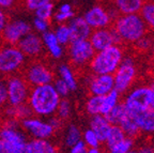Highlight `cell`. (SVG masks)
<instances>
[{
    "label": "cell",
    "mask_w": 154,
    "mask_h": 153,
    "mask_svg": "<svg viewBox=\"0 0 154 153\" xmlns=\"http://www.w3.org/2000/svg\"><path fill=\"white\" fill-rule=\"evenodd\" d=\"M82 133L80 132L79 127L75 124H70L67 126L64 135V142L67 147H72L78 141L82 140Z\"/></svg>",
    "instance_id": "obj_30"
},
{
    "label": "cell",
    "mask_w": 154,
    "mask_h": 153,
    "mask_svg": "<svg viewBox=\"0 0 154 153\" xmlns=\"http://www.w3.org/2000/svg\"><path fill=\"white\" fill-rule=\"evenodd\" d=\"M146 0H113V5L120 15L137 14Z\"/></svg>",
    "instance_id": "obj_21"
},
{
    "label": "cell",
    "mask_w": 154,
    "mask_h": 153,
    "mask_svg": "<svg viewBox=\"0 0 154 153\" xmlns=\"http://www.w3.org/2000/svg\"><path fill=\"white\" fill-rule=\"evenodd\" d=\"M120 100L121 94L116 89L111 90L106 95L102 96V115L105 116L106 114H108L115 106L120 103Z\"/></svg>",
    "instance_id": "obj_27"
},
{
    "label": "cell",
    "mask_w": 154,
    "mask_h": 153,
    "mask_svg": "<svg viewBox=\"0 0 154 153\" xmlns=\"http://www.w3.org/2000/svg\"><path fill=\"white\" fill-rule=\"evenodd\" d=\"M51 153H58L57 151H53V152H51Z\"/></svg>",
    "instance_id": "obj_53"
},
{
    "label": "cell",
    "mask_w": 154,
    "mask_h": 153,
    "mask_svg": "<svg viewBox=\"0 0 154 153\" xmlns=\"http://www.w3.org/2000/svg\"><path fill=\"white\" fill-rule=\"evenodd\" d=\"M72 17H74V12L73 11H70V12H59L58 11L55 15V18L58 23H60V24H63L64 22H67V20H70Z\"/></svg>",
    "instance_id": "obj_40"
},
{
    "label": "cell",
    "mask_w": 154,
    "mask_h": 153,
    "mask_svg": "<svg viewBox=\"0 0 154 153\" xmlns=\"http://www.w3.org/2000/svg\"><path fill=\"white\" fill-rule=\"evenodd\" d=\"M7 85V103L11 106H17L27 103L29 92V84L25 77L19 75H10L5 80Z\"/></svg>",
    "instance_id": "obj_7"
},
{
    "label": "cell",
    "mask_w": 154,
    "mask_h": 153,
    "mask_svg": "<svg viewBox=\"0 0 154 153\" xmlns=\"http://www.w3.org/2000/svg\"><path fill=\"white\" fill-rule=\"evenodd\" d=\"M124 56V50L119 44H115L106 49L95 52L89 63L92 74L112 75L122 62Z\"/></svg>",
    "instance_id": "obj_3"
},
{
    "label": "cell",
    "mask_w": 154,
    "mask_h": 153,
    "mask_svg": "<svg viewBox=\"0 0 154 153\" xmlns=\"http://www.w3.org/2000/svg\"><path fill=\"white\" fill-rule=\"evenodd\" d=\"M31 31V26L25 20L8 23L3 29V38L10 44H17L19 40Z\"/></svg>",
    "instance_id": "obj_16"
},
{
    "label": "cell",
    "mask_w": 154,
    "mask_h": 153,
    "mask_svg": "<svg viewBox=\"0 0 154 153\" xmlns=\"http://www.w3.org/2000/svg\"><path fill=\"white\" fill-rule=\"evenodd\" d=\"M85 109L88 115L96 116L102 115V96L91 95L85 103Z\"/></svg>",
    "instance_id": "obj_29"
},
{
    "label": "cell",
    "mask_w": 154,
    "mask_h": 153,
    "mask_svg": "<svg viewBox=\"0 0 154 153\" xmlns=\"http://www.w3.org/2000/svg\"><path fill=\"white\" fill-rule=\"evenodd\" d=\"M25 55L18 47L5 46L0 49V74L13 75L25 63Z\"/></svg>",
    "instance_id": "obj_8"
},
{
    "label": "cell",
    "mask_w": 154,
    "mask_h": 153,
    "mask_svg": "<svg viewBox=\"0 0 154 153\" xmlns=\"http://www.w3.org/2000/svg\"><path fill=\"white\" fill-rule=\"evenodd\" d=\"M150 86V88H151V90H152V92H153V102H152V106H151V108L154 110V79L152 80V83L149 85Z\"/></svg>",
    "instance_id": "obj_50"
},
{
    "label": "cell",
    "mask_w": 154,
    "mask_h": 153,
    "mask_svg": "<svg viewBox=\"0 0 154 153\" xmlns=\"http://www.w3.org/2000/svg\"><path fill=\"white\" fill-rule=\"evenodd\" d=\"M119 126L122 129V131L124 132V134L126 137L135 139L138 135L140 134V131L138 129V125L136 124L135 120L133 119V117L131 115H128V117L125 118L122 122H121Z\"/></svg>",
    "instance_id": "obj_28"
},
{
    "label": "cell",
    "mask_w": 154,
    "mask_h": 153,
    "mask_svg": "<svg viewBox=\"0 0 154 153\" xmlns=\"http://www.w3.org/2000/svg\"><path fill=\"white\" fill-rule=\"evenodd\" d=\"M88 89H89L91 95H97V96L106 95L111 90L115 89L113 75L92 74V76L90 77L89 81H88Z\"/></svg>",
    "instance_id": "obj_14"
},
{
    "label": "cell",
    "mask_w": 154,
    "mask_h": 153,
    "mask_svg": "<svg viewBox=\"0 0 154 153\" xmlns=\"http://www.w3.org/2000/svg\"><path fill=\"white\" fill-rule=\"evenodd\" d=\"M58 74H59V78H61L65 84L69 86L71 91H75L78 88V83H77L76 76L73 71V69L67 64H60L58 67Z\"/></svg>",
    "instance_id": "obj_23"
},
{
    "label": "cell",
    "mask_w": 154,
    "mask_h": 153,
    "mask_svg": "<svg viewBox=\"0 0 154 153\" xmlns=\"http://www.w3.org/2000/svg\"><path fill=\"white\" fill-rule=\"evenodd\" d=\"M131 116L138 125L140 133L148 135L154 134V110L152 108L141 110Z\"/></svg>",
    "instance_id": "obj_18"
},
{
    "label": "cell",
    "mask_w": 154,
    "mask_h": 153,
    "mask_svg": "<svg viewBox=\"0 0 154 153\" xmlns=\"http://www.w3.org/2000/svg\"><path fill=\"white\" fill-rule=\"evenodd\" d=\"M111 127V124L106 119L105 116L103 115H96L92 116L90 120V129L97 135L101 142H105L106 137L108 135V132Z\"/></svg>",
    "instance_id": "obj_19"
},
{
    "label": "cell",
    "mask_w": 154,
    "mask_h": 153,
    "mask_svg": "<svg viewBox=\"0 0 154 153\" xmlns=\"http://www.w3.org/2000/svg\"><path fill=\"white\" fill-rule=\"evenodd\" d=\"M89 41L95 52L106 49L115 44H120L121 40L113 28H101L92 30Z\"/></svg>",
    "instance_id": "obj_12"
},
{
    "label": "cell",
    "mask_w": 154,
    "mask_h": 153,
    "mask_svg": "<svg viewBox=\"0 0 154 153\" xmlns=\"http://www.w3.org/2000/svg\"><path fill=\"white\" fill-rule=\"evenodd\" d=\"M57 117L60 118L61 120H66L70 118L71 114H72V105L71 102L66 98H61L59 104H58L57 110H56Z\"/></svg>",
    "instance_id": "obj_36"
},
{
    "label": "cell",
    "mask_w": 154,
    "mask_h": 153,
    "mask_svg": "<svg viewBox=\"0 0 154 153\" xmlns=\"http://www.w3.org/2000/svg\"><path fill=\"white\" fill-rule=\"evenodd\" d=\"M88 153H104L100 148H88Z\"/></svg>",
    "instance_id": "obj_49"
},
{
    "label": "cell",
    "mask_w": 154,
    "mask_h": 153,
    "mask_svg": "<svg viewBox=\"0 0 154 153\" xmlns=\"http://www.w3.org/2000/svg\"><path fill=\"white\" fill-rule=\"evenodd\" d=\"M17 45H18L17 47L24 54L25 57H38L43 53L44 49L42 38H40L38 34L33 33L31 31L27 33L24 38L20 39Z\"/></svg>",
    "instance_id": "obj_15"
},
{
    "label": "cell",
    "mask_w": 154,
    "mask_h": 153,
    "mask_svg": "<svg viewBox=\"0 0 154 153\" xmlns=\"http://www.w3.org/2000/svg\"><path fill=\"white\" fill-rule=\"evenodd\" d=\"M48 2H51V0H26L27 8L29 10H33V11H35L38 8L42 7Z\"/></svg>",
    "instance_id": "obj_41"
},
{
    "label": "cell",
    "mask_w": 154,
    "mask_h": 153,
    "mask_svg": "<svg viewBox=\"0 0 154 153\" xmlns=\"http://www.w3.org/2000/svg\"><path fill=\"white\" fill-rule=\"evenodd\" d=\"M128 153H135V151H131V152H128Z\"/></svg>",
    "instance_id": "obj_54"
},
{
    "label": "cell",
    "mask_w": 154,
    "mask_h": 153,
    "mask_svg": "<svg viewBox=\"0 0 154 153\" xmlns=\"http://www.w3.org/2000/svg\"><path fill=\"white\" fill-rule=\"evenodd\" d=\"M113 30L118 33L121 43L134 44L148 33V28L139 13L119 15L113 20Z\"/></svg>",
    "instance_id": "obj_2"
},
{
    "label": "cell",
    "mask_w": 154,
    "mask_h": 153,
    "mask_svg": "<svg viewBox=\"0 0 154 153\" xmlns=\"http://www.w3.org/2000/svg\"><path fill=\"white\" fill-rule=\"evenodd\" d=\"M7 104V85L5 80L0 79V108Z\"/></svg>",
    "instance_id": "obj_42"
},
{
    "label": "cell",
    "mask_w": 154,
    "mask_h": 153,
    "mask_svg": "<svg viewBox=\"0 0 154 153\" xmlns=\"http://www.w3.org/2000/svg\"><path fill=\"white\" fill-rule=\"evenodd\" d=\"M152 39H153V43H154V32H153V36H152Z\"/></svg>",
    "instance_id": "obj_52"
},
{
    "label": "cell",
    "mask_w": 154,
    "mask_h": 153,
    "mask_svg": "<svg viewBox=\"0 0 154 153\" xmlns=\"http://www.w3.org/2000/svg\"><path fill=\"white\" fill-rule=\"evenodd\" d=\"M0 153H10L9 150H8V148L5 147V142H3L1 139H0Z\"/></svg>",
    "instance_id": "obj_48"
},
{
    "label": "cell",
    "mask_w": 154,
    "mask_h": 153,
    "mask_svg": "<svg viewBox=\"0 0 154 153\" xmlns=\"http://www.w3.org/2000/svg\"><path fill=\"white\" fill-rule=\"evenodd\" d=\"M152 63H153V67H154V52H153V57H152Z\"/></svg>",
    "instance_id": "obj_51"
},
{
    "label": "cell",
    "mask_w": 154,
    "mask_h": 153,
    "mask_svg": "<svg viewBox=\"0 0 154 153\" xmlns=\"http://www.w3.org/2000/svg\"><path fill=\"white\" fill-rule=\"evenodd\" d=\"M130 115L128 111V109L125 108L124 104L119 103L117 106L112 108L108 114H106L105 117L108 120V122L111 125H119L125 118Z\"/></svg>",
    "instance_id": "obj_25"
},
{
    "label": "cell",
    "mask_w": 154,
    "mask_h": 153,
    "mask_svg": "<svg viewBox=\"0 0 154 153\" xmlns=\"http://www.w3.org/2000/svg\"><path fill=\"white\" fill-rule=\"evenodd\" d=\"M55 88L56 92L58 93V95L60 96L61 98H66L71 92V89L69 88L66 84H65L64 81L62 80L61 78H57V79H54V81L51 83Z\"/></svg>",
    "instance_id": "obj_37"
},
{
    "label": "cell",
    "mask_w": 154,
    "mask_h": 153,
    "mask_svg": "<svg viewBox=\"0 0 154 153\" xmlns=\"http://www.w3.org/2000/svg\"><path fill=\"white\" fill-rule=\"evenodd\" d=\"M135 153H154V149L149 145H142L135 151Z\"/></svg>",
    "instance_id": "obj_45"
},
{
    "label": "cell",
    "mask_w": 154,
    "mask_h": 153,
    "mask_svg": "<svg viewBox=\"0 0 154 153\" xmlns=\"http://www.w3.org/2000/svg\"><path fill=\"white\" fill-rule=\"evenodd\" d=\"M133 45H134L135 49L139 53H148L154 48L153 39H152V36H149V34H146L142 38H140Z\"/></svg>",
    "instance_id": "obj_34"
},
{
    "label": "cell",
    "mask_w": 154,
    "mask_h": 153,
    "mask_svg": "<svg viewBox=\"0 0 154 153\" xmlns=\"http://www.w3.org/2000/svg\"><path fill=\"white\" fill-rule=\"evenodd\" d=\"M60 100L53 84H46L32 87L27 102L32 114L38 117H51L56 114Z\"/></svg>",
    "instance_id": "obj_1"
},
{
    "label": "cell",
    "mask_w": 154,
    "mask_h": 153,
    "mask_svg": "<svg viewBox=\"0 0 154 153\" xmlns=\"http://www.w3.org/2000/svg\"><path fill=\"white\" fill-rule=\"evenodd\" d=\"M82 140L85 142L88 148H100L101 146V140L99 139L97 135L92 131L91 129H87L86 131L82 133Z\"/></svg>",
    "instance_id": "obj_35"
},
{
    "label": "cell",
    "mask_w": 154,
    "mask_h": 153,
    "mask_svg": "<svg viewBox=\"0 0 154 153\" xmlns=\"http://www.w3.org/2000/svg\"><path fill=\"white\" fill-rule=\"evenodd\" d=\"M87 24L92 30L101 28H108L110 26L112 19L109 15L106 8L102 5H94L90 10H88L86 14L82 16Z\"/></svg>",
    "instance_id": "obj_13"
},
{
    "label": "cell",
    "mask_w": 154,
    "mask_h": 153,
    "mask_svg": "<svg viewBox=\"0 0 154 153\" xmlns=\"http://www.w3.org/2000/svg\"><path fill=\"white\" fill-rule=\"evenodd\" d=\"M25 79L29 86H41L51 84L54 81V74L46 64L42 62H33L27 67L25 72Z\"/></svg>",
    "instance_id": "obj_10"
},
{
    "label": "cell",
    "mask_w": 154,
    "mask_h": 153,
    "mask_svg": "<svg viewBox=\"0 0 154 153\" xmlns=\"http://www.w3.org/2000/svg\"><path fill=\"white\" fill-rule=\"evenodd\" d=\"M20 126L33 138L38 139L51 138L56 132L49 122L43 121L36 117H28L20 120Z\"/></svg>",
    "instance_id": "obj_11"
},
{
    "label": "cell",
    "mask_w": 154,
    "mask_h": 153,
    "mask_svg": "<svg viewBox=\"0 0 154 153\" xmlns=\"http://www.w3.org/2000/svg\"><path fill=\"white\" fill-rule=\"evenodd\" d=\"M56 151L55 146L48 139L32 138L26 144L24 153H51Z\"/></svg>",
    "instance_id": "obj_22"
},
{
    "label": "cell",
    "mask_w": 154,
    "mask_h": 153,
    "mask_svg": "<svg viewBox=\"0 0 154 153\" xmlns=\"http://www.w3.org/2000/svg\"><path fill=\"white\" fill-rule=\"evenodd\" d=\"M153 102V92L149 85H138L132 87L126 92L122 103L128 109V114L133 115L141 110L151 108Z\"/></svg>",
    "instance_id": "obj_4"
},
{
    "label": "cell",
    "mask_w": 154,
    "mask_h": 153,
    "mask_svg": "<svg viewBox=\"0 0 154 153\" xmlns=\"http://www.w3.org/2000/svg\"><path fill=\"white\" fill-rule=\"evenodd\" d=\"M5 115L10 119H15L20 121V120L25 119V118L31 117L32 111L30 109V107L28 106V104L25 103L17 106L9 105V107L5 109Z\"/></svg>",
    "instance_id": "obj_24"
},
{
    "label": "cell",
    "mask_w": 154,
    "mask_h": 153,
    "mask_svg": "<svg viewBox=\"0 0 154 153\" xmlns=\"http://www.w3.org/2000/svg\"><path fill=\"white\" fill-rule=\"evenodd\" d=\"M70 153H88V147L82 140L78 141L74 146L70 147Z\"/></svg>",
    "instance_id": "obj_43"
},
{
    "label": "cell",
    "mask_w": 154,
    "mask_h": 153,
    "mask_svg": "<svg viewBox=\"0 0 154 153\" xmlns=\"http://www.w3.org/2000/svg\"><path fill=\"white\" fill-rule=\"evenodd\" d=\"M148 30L154 32V0H146L139 12Z\"/></svg>",
    "instance_id": "obj_26"
},
{
    "label": "cell",
    "mask_w": 154,
    "mask_h": 153,
    "mask_svg": "<svg viewBox=\"0 0 154 153\" xmlns=\"http://www.w3.org/2000/svg\"><path fill=\"white\" fill-rule=\"evenodd\" d=\"M134 148V139L130 137H125L123 140L119 141L116 145L107 148L108 153H128L133 151Z\"/></svg>",
    "instance_id": "obj_31"
},
{
    "label": "cell",
    "mask_w": 154,
    "mask_h": 153,
    "mask_svg": "<svg viewBox=\"0 0 154 153\" xmlns=\"http://www.w3.org/2000/svg\"><path fill=\"white\" fill-rule=\"evenodd\" d=\"M115 89L120 94L126 93L133 86L137 78V67L135 60L131 56H124L122 62L113 73Z\"/></svg>",
    "instance_id": "obj_6"
},
{
    "label": "cell",
    "mask_w": 154,
    "mask_h": 153,
    "mask_svg": "<svg viewBox=\"0 0 154 153\" xmlns=\"http://www.w3.org/2000/svg\"><path fill=\"white\" fill-rule=\"evenodd\" d=\"M48 122H49V124L54 127V130H55V131L60 130L61 126H62V120H61L60 118H58V117H51Z\"/></svg>",
    "instance_id": "obj_44"
},
{
    "label": "cell",
    "mask_w": 154,
    "mask_h": 153,
    "mask_svg": "<svg viewBox=\"0 0 154 153\" xmlns=\"http://www.w3.org/2000/svg\"><path fill=\"white\" fill-rule=\"evenodd\" d=\"M67 53L73 65L76 67H84L86 65H89L92 57L95 54V50L88 39V40L72 41L69 44Z\"/></svg>",
    "instance_id": "obj_9"
},
{
    "label": "cell",
    "mask_w": 154,
    "mask_h": 153,
    "mask_svg": "<svg viewBox=\"0 0 154 153\" xmlns=\"http://www.w3.org/2000/svg\"><path fill=\"white\" fill-rule=\"evenodd\" d=\"M125 137L126 136H125L124 132L122 131V129L119 125H111L110 130L108 132V135L106 137L105 144L107 146V148H108V147L116 145L119 141L123 140Z\"/></svg>",
    "instance_id": "obj_32"
},
{
    "label": "cell",
    "mask_w": 154,
    "mask_h": 153,
    "mask_svg": "<svg viewBox=\"0 0 154 153\" xmlns=\"http://www.w3.org/2000/svg\"><path fill=\"white\" fill-rule=\"evenodd\" d=\"M71 32V42L78 40H88L92 29L87 24L84 17H72L67 24Z\"/></svg>",
    "instance_id": "obj_17"
},
{
    "label": "cell",
    "mask_w": 154,
    "mask_h": 153,
    "mask_svg": "<svg viewBox=\"0 0 154 153\" xmlns=\"http://www.w3.org/2000/svg\"><path fill=\"white\" fill-rule=\"evenodd\" d=\"M33 27L38 30V32L44 33V32L48 31L49 24H48V22L47 20H45V19H41V18L35 17V18L33 19Z\"/></svg>",
    "instance_id": "obj_39"
},
{
    "label": "cell",
    "mask_w": 154,
    "mask_h": 153,
    "mask_svg": "<svg viewBox=\"0 0 154 153\" xmlns=\"http://www.w3.org/2000/svg\"><path fill=\"white\" fill-rule=\"evenodd\" d=\"M42 41L46 48H47L48 53L54 59H60L64 55V49L63 46L58 42L55 33L51 31H46L42 36Z\"/></svg>",
    "instance_id": "obj_20"
},
{
    "label": "cell",
    "mask_w": 154,
    "mask_h": 153,
    "mask_svg": "<svg viewBox=\"0 0 154 153\" xmlns=\"http://www.w3.org/2000/svg\"><path fill=\"white\" fill-rule=\"evenodd\" d=\"M14 3V0H0V8H10Z\"/></svg>",
    "instance_id": "obj_47"
},
{
    "label": "cell",
    "mask_w": 154,
    "mask_h": 153,
    "mask_svg": "<svg viewBox=\"0 0 154 153\" xmlns=\"http://www.w3.org/2000/svg\"><path fill=\"white\" fill-rule=\"evenodd\" d=\"M18 120L10 119L5 121V125L0 129V139L5 142L10 153H24L27 139L20 130Z\"/></svg>",
    "instance_id": "obj_5"
},
{
    "label": "cell",
    "mask_w": 154,
    "mask_h": 153,
    "mask_svg": "<svg viewBox=\"0 0 154 153\" xmlns=\"http://www.w3.org/2000/svg\"><path fill=\"white\" fill-rule=\"evenodd\" d=\"M53 9L54 7L51 2L46 3V5H42V7L38 8L35 10V17L48 20L51 17V15H53Z\"/></svg>",
    "instance_id": "obj_38"
},
{
    "label": "cell",
    "mask_w": 154,
    "mask_h": 153,
    "mask_svg": "<svg viewBox=\"0 0 154 153\" xmlns=\"http://www.w3.org/2000/svg\"><path fill=\"white\" fill-rule=\"evenodd\" d=\"M54 33H55L58 42H59L62 46L69 45V44L71 43V32H70V29H69V26H67V25L60 24L57 28H56Z\"/></svg>",
    "instance_id": "obj_33"
},
{
    "label": "cell",
    "mask_w": 154,
    "mask_h": 153,
    "mask_svg": "<svg viewBox=\"0 0 154 153\" xmlns=\"http://www.w3.org/2000/svg\"><path fill=\"white\" fill-rule=\"evenodd\" d=\"M7 16L5 14L3 13V11L0 9V32L3 31V29H5V25H7Z\"/></svg>",
    "instance_id": "obj_46"
}]
</instances>
